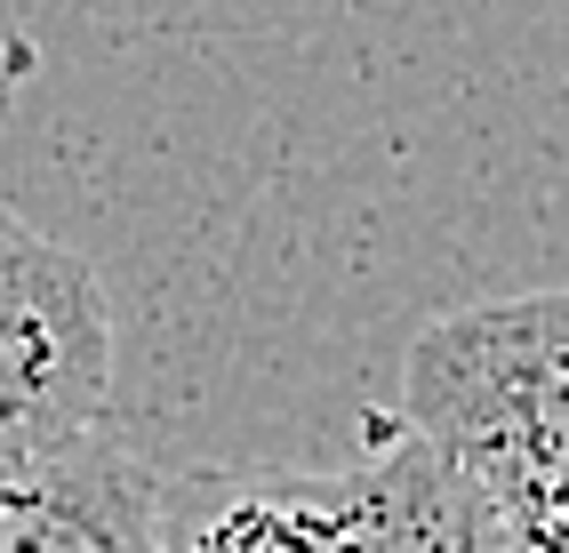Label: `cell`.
<instances>
[{"label": "cell", "instance_id": "obj_1", "mask_svg": "<svg viewBox=\"0 0 569 553\" xmlns=\"http://www.w3.org/2000/svg\"><path fill=\"white\" fill-rule=\"evenodd\" d=\"M401 425L481 490L506 553H569V289L441 313L409 345Z\"/></svg>", "mask_w": 569, "mask_h": 553}, {"label": "cell", "instance_id": "obj_2", "mask_svg": "<svg viewBox=\"0 0 569 553\" xmlns=\"http://www.w3.org/2000/svg\"><path fill=\"white\" fill-rule=\"evenodd\" d=\"M169 553H506V537L466 473L393 425L346 465L169 473Z\"/></svg>", "mask_w": 569, "mask_h": 553}, {"label": "cell", "instance_id": "obj_3", "mask_svg": "<svg viewBox=\"0 0 569 553\" xmlns=\"http://www.w3.org/2000/svg\"><path fill=\"white\" fill-rule=\"evenodd\" d=\"M112 305L89 257L0 209V458L104 425Z\"/></svg>", "mask_w": 569, "mask_h": 553}, {"label": "cell", "instance_id": "obj_4", "mask_svg": "<svg viewBox=\"0 0 569 553\" xmlns=\"http://www.w3.org/2000/svg\"><path fill=\"white\" fill-rule=\"evenodd\" d=\"M0 553H169V473L104 425L9 450Z\"/></svg>", "mask_w": 569, "mask_h": 553}]
</instances>
